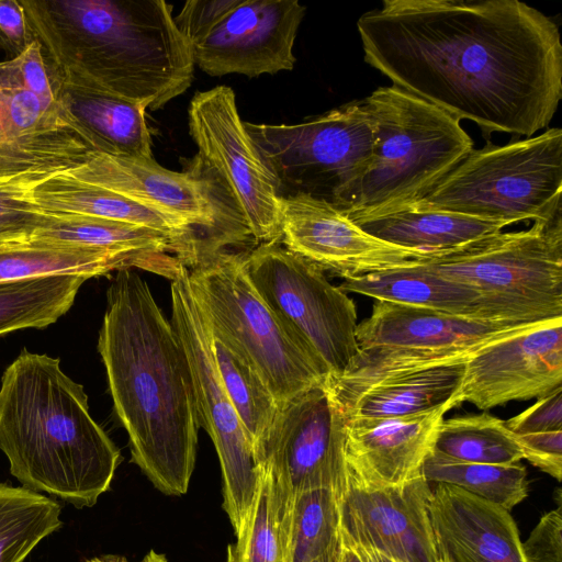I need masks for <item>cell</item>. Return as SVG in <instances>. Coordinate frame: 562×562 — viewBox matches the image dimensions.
<instances>
[{
	"mask_svg": "<svg viewBox=\"0 0 562 562\" xmlns=\"http://www.w3.org/2000/svg\"><path fill=\"white\" fill-rule=\"evenodd\" d=\"M364 61L484 133L531 137L562 98L550 16L518 0H384L357 22Z\"/></svg>",
	"mask_w": 562,
	"mask_h": 562,
	"instance_id": "1",
	"label": "cell"
},
{
	"mask_svg": "<svg viewBox=\"0 0 562 562\" xmlns=\"http://www.w3.org/2000/svg\"><path fill=\"white\" fill-rule=\"evenodd\" d=\"M422 474L429 483L453 485L507 510L528 495L527 470L520 462H460L431 451L424 462Z\"/></svg>",
	"mask_w": 562,
	"mask_h": 562,
	"instance_id": "32",
	"label": "cell"
},
{
	"mask_svg": "<svg viewBox=\"0 0 562 562\" xmlns=\"http://www.w3.org/2000/svg\"><path fill=\"white\" fill-rule=\"evenodd\" d=\"M172 319L184 350L193 385L199 427L211 437L223 479V508L235 535L243 527L259 479L254 447L221 381L209 321L181 266L171 280Z\"/></svg>",
	"mask_w": 562,
	"mask_h": 562,
	"instance_id": "12",
	"label": "cell"
},
{
	"mask_svg": "<svg viewBox=\"0 0 562 562\" xmlns=\"http://www.w3.org/2000/svg\"><path fill=\"white\" fill-rule=\"evenodd\" d=\"M341 532V530H340ZM342 555L341 562H363L353 543L341 533Z\"/></svg>",
	"mask_w": 562,
	"mask_h": 562,
	"instance_id": "42",
	"label": "cell"
},
{
	"mask_svg": "<svg viewBox=\"0 0 562 562\" xmlns=\"http://www.w3.org/2000/svg\"><path fill=\"white\" fill-rule=\"evenodd\" d=\"M106 303L98 351L132 461L161 493L183 495L200 428L184 350L136 272L116 271Z\"/></svg>",
	"mask_w": 562,
	"mask_h": 562,
	"instance_id": "2",
	"label": "cell"
},
{
	"mask_svg": "<svg viewBox=\"0 0 562 562\" xmlns=\"http://www.w3.org/2000/svg\"><path fill=\"white\" fill-rule=\"evenodd\" d=\"M342 555V541L341 537L339 541L324 555L315 560L314 562H341Z\"/></svg>",
	"mask_w": 562,
	"mask_h": 562,
	"instance_id": "43",
	"label": "cell"
},
{
	"mask_svg": "<svg viewBox=\"0 0 562 562\" xmlns=\"http://www.w3.org/2000/svg\"><path fill=\"white\" fill-rule=\"evenodd\" d=\"M432 451L450 460L485 464L520 462L522 453L505 420L488 413L442 420Z\"/></svg>",
	"mask_w": 562,
	"mask_h": 562,
	"instance_id": "31",
	"label": "cell"
},
{
	"mask_svg": "<svg viewBox=\"0 0 562 562\" xmlns=\"http://www.w3.org/2000/svg\"><path fill=\"white\" fill-rule=\"evenodd\" d=\"M280 241L344 280L405 266L426 254L385 243L344 212L306 194L279 199Z\"/></svg>",
	"mask_w": 562,
	"mask_h": 562,
	"instance_id": "18",
	"label": "cell"
},
{
	"mask_svg": "<svg viewBox=\"0 0 562 562\" xmlns=\"http://www.w3.org/2000/svg\"><path fill=\"white\" fill-rule=\"evenodd\" d=\"M561 194L562 130L553 127L503 146L488 142L472 149L411 206L510 225L562 213Z\"/></svg>",
	"mask_w": 562,
	"mask_h": 562,
	"instance_id": "7",
	"label": "cell"
},
{
	"mask_svg": "<svg viewBox=\"0 0 562 562\" xmlns=\"http://www.w3.org/2000/svg\"><path fill=\"white\" fill-rule=\"evenodd\" d=\"M351 221L385 243L425 254L453 249L507 226L504 222L413 206Z\"/></svg>",
	"mask_w": 562,
	"mask_h": 562,
	"instance_id": "26",
	"label": "cell"
},
{
	"mask_svg": "<svg viewBox=\"0 0 562 562\" xmlns=\"http://www.w3.org/2000/svg\"><path fill=\"white\" fill-rule=\"evenodd\" d=\"M438 562H449L448 560L446 559H442V558H439V561Z\"/></svg>",
	"mask_w": 562,
	"mask_h": 562,
	"instance_id": "44",
	"label": "cell"
},
{
	"mask_svg": "<svg viewBox=\"0 0 562 562\" xmlns=\"http://www.w3.org/2000/svg\"><path fill=\"white\" fill-rule=\"evenodd\" d=\"M521 546L525 562H562L561 506L544 514Z\"/></svg>",
	"mask_w": 562,
	"mask_h": 562,
	"instance_id": "37",
	"label": "cell"
},
{
	"mask_svg": "<svg viewBox=\"0 0 562 562\" xmlns=\"http://www.w3.org/2000/svg\"><path fill=\"white\" fill-rule=\"evenodd\" d=\"M23 7L19 0H0V49L9 59L20 56L32 43Z\"/></svg>",
	"mask_w": 562,
	"mask_h": 562,
	"instance_id": "39",
	"label": "cell"
},
{
	"mask_svg": "<svg viewBox=\"0 0 562 562\" xmlns=\"http://www.w3.org/2000/svg\"><path fill=\"white\" fill-rule=\"evenodd\" d=\"M57 79L158 110L192 83L190 45L164 0H19Z\"/></svg>",
	"mask_w": 562,
	"mask_h": 562,
	"instance_id": "3",
	"label": "cell"
},
{
	"mask_svg": "<svg viewBox=\"0 0 562 562\" xmlns=\"http://www.w3.org/2000/svg\"><path fill=\"white\" fill-rule=\"evenodd\" d=\"M430 495L423 475L397 485H373L347 468L339 493L340 530L355 543L401 562H438Z\"/></svg>",
	"mask_w": 562,
	"mask_h": 562,
	"instance_id": "16",
	"label": "cell"
},
{
	"mask_svg": "<svg viewBox=\"0 0 562 562\" xmlns=\"http://www.w3.org/2000/svg\"><path fill=\"white\" fill-rule=\"evenodd\" d=\"M27 195L45 214L100 217L158 231L182 247L186 267L192 266L196 259L200 240L187 224L76 178L65 170L46 176H32L27 184Z\"/></svg>",
	"mask_w": 562,
	"mask_h": 562,
	"instance_id": "23",
	"label": "cell"
},
{
	"mask_svg": "<svg viewBox=\"0 0 562 562\" xmlns=\"http://www.w3.org/2000/svg\"><path fill=\"white\" fill-rule=\"evenodd\" d=\"M345 418L327 381L282 402L256 443L258 465L268 468L293 496L313 488L344 487Z\"/></svg>",
	"mask_w": 562,
	"mask_h": 562,
	"instance_id": "14",
	"label": "cell"
},
{
	"mask_svg": "<svg viewBox=\"0 0 562 562\" xmlns=\"http://www.w3.org/2000/svg\"><path fill=\"white\" fill-rule=\"evenodd\" d=\"M339 494L313 488L292 496L285 562H314L340 539Z\"/></svg>",
	"mask_w": 562,
	"mask_h": 562,
	"instance_id": "34",
	"label": "cell"
},
{
	"mask_svg": "<svg viewBox=\"0 0 562 562\" xmlns=\"http://www.w3.org/2000/svg\"><path fill=\"white\" fill-rule=\"evenodd\" d=\"M363 103L374 124V148L341 211L350 220L411 206L473 149L461 121L393 85Z\"/></svg>",
	"mask_w": 562,
	"mask_h": 562,
	"instance_id": "5",
	"label": "cell"
},
{
	"mask_svg": "<svg viewBox=\"0 0 562 562\" xmlns=\"http://www.w3.org/2000/svg\"><path fill=\"white\" fill-rule=\"evenodd\" d=\"M245 126L274 172L280 196L306 194L344 211L373 157L374 124L363 101L296 124Z\"/></svg>",
	"mask_w": 562,
	"mask_h": 562,
	"instance_id": "8",
	"label": "cell"
},
{
	"mask_svg": "<svg viewBox=\"0 0 562 562\" xmlns=\"http://www.w3.org/2000/svg\"><path fill=\"white\" fill-rule=\"evenodd\" d=\"M522 459L558 481L562 476V430L514 435Z\"/></svg>",
	"mask_w": 562,
	"mask_h": 562,
	"instance_id": "38",
	"label": "cell"
},
{
	"mask_svg": "<svg viewBox=\"0 0 562 562\" xmlns=\"http://www.w3.org/2000/svg\"><path fill=\"white\" fill-rule=\"evenodd\" d=\"M211 331L221 381L255 448L272 423L278 402L251 363L212 328Z\"/></svg>",
	"mask_w": 562,
	"mask_h": 562,
	"instance_id": "33",
	"label": "cell"
},
{
	"mask_svg": "<svg viewBox=\"0 0 562 562\" xmlns=\"http://www.w3.org/2000/svg\"><path fill=\"white\" fill-rule=\"evenodd\" d=\"M429 518L439 558L449 562H525L509 510L449 484H436Z\"/></svg>",
	"mask_w": 562,
	"mask_h": 562,
	"instance_id": "21",
	"label": "cell"
},
{
	"mask_svg": "<svg viewBox=\"0 0 562 562\" xmlns=\"http://www.w3.org/2000/svg\"><path fill=\"white\" fill-rule=\"evenodd\" d=\"M465 362L462 360L396 373L350 393L329 392L345 418L416 415L450 402L454 406Z\"/></svg>",
	"mask_w": 562,
	"mask_h": 562,
	"instance_id": "24",
	"label": "cell"
},
{
	"mask_svg": "<svg viewBox=\"0 0 562 562\" xmlns=\"http://www.w3.org/2000/svg\"><path fill=\"white\" fill-rule=\"evenodd\" d=\"M417 261L480 291L562 312V213Z\"/></svg>",
	"mask_w": 562,
	"mask_h": 562,
	"instance_id": "13",
	"label": "cell"
},
{
	"mask_svg": "<svg viewBox=\"0 0 562 562\" xmlns=\"http://www.w3.org/2000/svg\"><path fill=\"white\" fill-rule=\"evenodd\" d=\"M86 562H130L126 558L116 554L94 557ZM139 562H169L162 553L150 550Z\"/></svg>",
	"mask_w": 562,
	"mask_h": 562,
	"instance_id": "40",
	"label": "cell"
},
{
	"mask_svg": "<svg viewBox=\"0 0 562 562\" xmlns=\"http://www.w3.org/2000/svg\"><path fill=\"white\" fill-rule=\"evenodd\" d=\"M241 259L252 286L285 328L321 357L329 376L342 374L359 352L353 300L280 239L259 243Z\"/></svg>",
	"mask_w": 562,
	"mask_h": 562,
	"instance_id": "9",
	"label": "cell"
},
{
	"mask_svg": "<svg viewBox=\"0 0 562 562\" xmlns=\"http://www.w3.org/2000/svg\"><path fill=\"white\" fill-rule=\"evenodd\" d=\"M513 435L562 430V387L541 397L518 415L505 420Z\"/></svg>",
	"mask_w": 562,
	"mask_h": 562,
	"instance_id": "36",
	"label": "cell"
},
{
	"mask_svg": "<svg viewBox=\"0 0 562 562\" xmlns=\"http://www.w3.org/2000/svg\"><path fill=\"white\" fill-rule=\"evenodd\" d=\"M562 387V318L492 341L465 362L454 407L487 411Z\"/></svg>",
	"mask_w": 562,
	"mask_h": 562,
	"instance_id": "17",
	"label": "cell"
},
{
	"mask_svg": "<svg viewBox=\"0 0 562 562\" xmlns=\"http://www.w3.org/2000/svg\"><path fill=\"white\" fill-rule=\"evenodd\" d=\"M417 260L344 280L339 288L346 293L471 319L546 323L562 318L560 311L480 291L427 270Z\"/></svg>",
	"mask_w": 562,
	"mask_h": 562,
	"instance_id": "19",
	"label": "cell"
},
{
	"mask_svg": "<svg viewBox=\"0 0 562 562\" xmlns=\"http://www.w3.org/2000/svg\"><path fill=\"white\" fill-rule=\"evenodd\" d=\"M56 82L58 101L94 153L154 158L145 108L97 87Z\"/></svg>",
	"mask_w": 562,
	"mask_h": 562,
	"instance_id": "25",
	"label": "cell"
},
{
	"mask_svg": "<svg viewBox=\"0 0 562 562\" xmlns=\"http://www.w3.org/2000/svg\"><path fill=\"white\" fill-rule=\"evenodd\" d=\"M188 113L199 149L194 165L221 190L249 236L259 243L280 239L279 182L238 113L233 89L196 92Z\"/></svg>",
	"mask_w": 562,
	"mask_h": 562,
	"instance_id": "11",
	"label": "cell"
},
{
	"mask_svg": "<svg viewBox=\"0 0 562 562\" xmlns=\"http://www.w3.org/2000/svg\"><path fill=\"white\" fill-rule=\"evenodd\" d=\"M138 268L125 256L87 247L47 243L32 237L0 240V282L56 274H87Z\"/></svg>",
	"mask_w": 562,
	"mask_h": 562,
	"instance_id": "27",
	"label": "cell"
},
{
	"mask_svg": "<svg viewBox=\"0 0 562 562\" xmlns=\"http://www.w3.org/2000/svg\"><path fill=\"white\" fill-rule=\"evenodd\" d=\"M305 11L296 0H190L175 22L202 71L254 78L293 69Z\"/></svg>",
	"mask_w": 562,
	"mask_h": 562,
	"instance_id": "10",
	"label": "cell"
},
{
	"mask_svg": "<svg viewBox=\"0 0 562 562\" xmlns=\"http://www.w3.org/2000/svg\"><path fill=\"white\" fill-rule=\"evenodd\" d=\"M32 176L0 173V240L31 236L46 216L29 199Z\"/></svg>",
	"mask_w": 562,
	"mask_h": 562,
	"instance_id": "35",
	"label": "cell"
},
{
	"mask_svg": "<svg viewBox=\"0 0 562 562\" xmlns=\"http://www.w3.org/2000/svg\"><path fill=\"white\" fill-rule=\"evenodd\" d=\"M453 407L450 402L409 416L344 417L348 470L373 485H397L423 475L443 416Z\"/></svg>",
	"mask_w": 562,
	"mask_h": 562,
	"instance_id": "20",
	"label": "cell"
},
{
	"mask_svg": "<svg viewBox=\"0 0 562 562\" xmlns=\"http://www.w3.org/2000/svg\"><path fill=\"white\" fill-rule=\"evenodd\" d=\"M191 268L190 285L212 330L251 363L277 402L327 381L325 362L285 328L255 290L241 252L221 248Z\"/></svg>",
	"mask_w": 562,
	"mask_h": 562,
	"instance_id": "6",
	"label": "cell"
},
{
	"mask_svg": "<svg viewBox=\"0 0 562 562\" xmlns=\"http://www.w3.org/2000/svg\"><path fill=\"white\" fill-rule=\"evenodd\" d=\"M546 323L471 319L375 300L370 316L357 325L356 338L359 350L474 348Z\"/></svg>",
	"mask_w": 562,
	"mask_h": 562,
	"instance_id": "22",
	"label": "cell"
},
{
	"mask_svg": "<svg viewBox=\"0 0 562 562\" xmlns=\"http://www.w3.org/2000/svg\"><path fill=\"white\" fill-rule=\"evenodd\" d=\"M87 274H56L0 282V336L26 328H44L72 306Z\"/></svg>",
	"mask_w": 562,
	"mask_h": 562,
	"instance_id": "29",
	"label": "cell"
},
{
	"mask_svg": "<svg viewBox=\"0 0 562 562\" xmlns=\"http://www.w3.org/2000/svg\"><path fill=\"white\" fill-rule=\"evenodd\" d=\"M258 467L256 493L226 562H285L292 496L268 468Z\"/></svg>",
	"mask_w": 562,
	"mask_h": 562,
	"instance_id": "28",
	"label": "cell"
},
{
	"mask_svg": "<svg viewBox=\"0 0 562 562\" xmlns=\"http://www.w3.org/2000/svg\"><path fill=\"white\" fill-rule=\"evenodd\" d=\"M60 515L57 501L0 483V562H23L43 539L63 527Z\"/></svg>",
	"mask_w": 562,
	"mask_h": 562,
	"instance_id": "30",
	"label": "cell"
},
{
	"mask_svg": "<svg viewBox=\"0 0 562 562\" xmlns=\"http://www.w3.org/2000/svg\"><path fill=\"white\" fill-rule=\"evenodd\" d=\"M0 450L22 486L92 507L109 491L121 452L91 417L81 384L59 358L23 349L0 384Z\"/></svg>",
	"mask_w": 562,
	"mask_h": 562,
	"instance_id": "4",
	"label": "cell"
},
{
	"mask_svg": "<svg viewBox=\"0 0 562 562\" xmlns=\"http://www.w3.org/2000/svg\"><path fill=\"white\" fill-rule=\"evenodd\" d=\"M91 153L60 102L26 86L19 57L0 61V173L46 176L80 165Z\"/></svg>",
	"mask_w": 562,
	"mask_h": 562,
	"instance_id": "15",
	"label": "cell"
},
{
	"mask_svg": "<svg viewBox=\"0 0 562 562\" xmlns=\"http://www.w3.org/2000/svg\"><path fill=\"white\" fill-rule=\"evenodd\" d=\"M351 542L353 543L355 548L357 549V551H358L359 555L361 557V559L363 560V562H401V561L393 559L378 550H374L369 547L359 546V544L355 543L353 541H351Z\"/></svg>",
	"mask_w": 562,
	"mask_h": 562,
	"instance_id": "41",
	"label": "cell"
}]
</instances>
